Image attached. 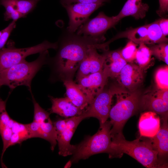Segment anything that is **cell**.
I'll return each instance as SVG.
<instances>
[{
	"label": "cell",
	"instance_id": "7",
	"mask_svg": "<svg viewBox=\"0 0 168 168\" xmlns=\"http://www.w3.org/2000/svg\"><path fill=\"white\" fill-rule=\"evenodd\" d=\"M83 119L80 115L65 119H59L53 123L59 155L66 156L72 155L75 147L70 144V141L77 126Z\"/></svg>",
	"mask_w": 168,
	"mask_h": 168
},
{
	"label": "cell",
	"instance_id": "21",
	"mask_svg": "<svg viewBox=\"0 0 168 168\" xmlns=\"http://www.w3.org/2000/svg\"><path fill=\"white\" fill-rule=\"evenodd\" d=\"M162 121V125L157 133L150 138L153 147L157 152L158 157L164 161L163 159L167 156L168 153V119Z\"/></svg>",
	"mask_w": 168,
	"mask_h": 168
},
{
	"label": "cell",
	"instance_id": "32",
	"mask_svg": "<svg viewBox=\"0 0 168 168\" xmlns=\"http://www.w3.org/2000/svg\"><path fill=\"white\" fill-rule=\"evenodd\" d=\"M6 101L0 100V132L8 125L12 119L6 110Z\"/></svg>",
	"mask_w": 168,
	"mask_h": 168
},
{
	"label": "cell",
	"instance_id": "9",
	"mask_svg": "<svg viewBox=\"0 0 168 168\" xmlns=\"http://www.w3.org/2000/svg\"><path fill=\"white\" fill-rule=\"evenodd\" d=\"M105 87L81 114L83 119L95 118L99 120L100 124L104 123L107 120L114 93L111 87L109 88Z\"/></svg>",
	"mask_w": 168,
	"mask_h": 168
},
{
	"label": "cell",
	"instance_id": "27",
	"mask_svg": "<svg viewBox=\"0 0 168 168\" xmlns=\"http://www.w3.org/2000/svg\"><path fill=\"white\" fill-rule=\"evenodd\" d=\"M149 48L152 55L168 65V44L167 43L153 44Z\"/></svg>",
	"mask_w": 168,
	"mask_h": 168
},
{
	"label": "cell",
	"instance_id": "3",
	"mask_svg": "<svg viewBox=\"0 0 168 168\" xmlns=\"http://www.w3.org/2000/svg\"><path fill=\"white\" fill-rule=\"evenodd\" d=\"M111 87L116 100L114 105L111 107L109 115L112 137L123 134V130L127 121L140 110L142 94L139 89L131 91L119 85L112 86Z\"/></svg>",
	"mask_w": 168,
	"mask_h": 168
},
{
	"label": "cell",
	"instance_id": "25",
	"mask_svg": "<svg viewBox=\"0 0 168 168\" xmlns=\"http://www.w3.org/2000/svg\"><path fill=\"white\" fill-rule=\"evenodd\" d=\"M152 55L150 48L141 43L138 48L136 54V64L144 70L150 62Z\"/></svg>",
	"mask_w": 168,
	"mask_h": 168
},
{
	"label": "cell",
	"instance_id": "28",
	"mask_svg": "<svg viewBox=\"0 0 168 168\" xmlns=\"http://www.w3.org/2000/svg\"><path fill=\"white\" fill-rule=\"evenodd\" d=\"M154 77L157 88L162 90H168V65L158 69L155 72Z\"/></svg>",
	"mask_w": 168,
	"mask_h": 168
},
{
	"label": "cell",
	"instance_id": "19",
	"mask_svg": "<svg viewBox=\"0 0 168 168\" xmlns=\"http://www.w3.org/2000/svg\"><path fill=\"white\" fill-rule=\"evenodd\" d=\"M149 7L148 4L143 3L142 0H127L119 14L115 16L119 21L129 16L136 19H143Z\"/></svg>",
	"mask_w": 168,
	"mask_h": 168
},
{
	"label": "cell",
	"instance_id": "37",
	"mask_svg": "<svg viewBox=\"0 0 168 168\" xmlns=\"http://www.w3.org/2000/svg\"><path fill=\"white\" fill-rule=\"evenodd\" d=\"M2 31H3L2 30L0 31V36H1V35H2Z\"/></svg>",
	"mask_w": 168,
	"mask_h": 168
},
{
	"label": "cell",
	"instance_id": "5",
	"mask_svg": "<svg viewBox=\"0 0 168 168\" xmlns=\"http://www.w3.org/2000/svg\"><path fill=\"white\" fill-rule=\"evenodd\" d=\"M111 128L110 121L100 124V128L95 134L87 137L79 144L75 145L71 161L77 162L81 159H86L99 153H106L109 155L111 151Z\"/></svg>",
	"mask_w": 168,
	"mask_h": 168
},
{
	"label": "cell",
	"instance_id": "13",
	"mask_svg": "<svg viewBox=\"0 0 168 168\" xmlns=\"http://www.w3.org/2000/svg\"><path fill=\"white\" fill-rule=\"evenodd\" d=\"M108 78L103 69L101 71L86 76L77 82L79 87L87 98L90 104L103 91Z\"/></svg>",
	"mask_w": 168,
	"mask_h": 168
},
{
	"label": "cell",
	"instance_id": "34",
	"mask_svg": "<svg viewBox=\"0 0 168 168\" xmlns=\"http://www.w3.org/2000/svg\"><path fill=\"white\" fill-rule=\"evenodd\" d=\"M110 0H61L63 5L76 3H104Z\"/></svg>",
	"mask_w": 168,
	"mask_h": 168
},
{
	"label": "cell",
	"instance_id": "8",
	"mask_svg": "<svg viewBox=\"0 0 168 168\" xmlns=\"http://www.w3.org/2000/svg\"><path fill=\"white\" fill-rule=\"evenodd\" d=\"M140 110L155 112L160 116L162 120L168 119V90L156 87L142 94Z\"/></svg>",
	"mask_w": 168,
	"mask_h": 168
},
{
	"label": "cell",
	"instance_id": "2",
	"mask_svg": "<svg viewBox=\"0 0 168 168\" xmlns=\"http://www.w3.org/2000/svg\"><path fill=\"white\" fill-rule=\"evenodd\" d=\"M139 137L132 141L126 139L123 134L112 137L110 158L120 157L124 154L128 155L147 168H167V163L160 159L150 138Z\"/></svg>",
	"mask_w": 168,
	"mask_h": 168
},
{
	"label": "cell",
	"instance_id": "14",
	"mask_svg": "<svg viewBox=\"0 0 168 168\" xmlns=\"http://www.w3.org/2000/svg\"><path fill=\"white\" fill-rule=\"evenodd\" d=\"M144 70L136 64L127 63L116 78L119 86L131 91L138 89L144 78Z\"/></svg>",
	"mask_w": 168,
	"mask_h": 168
},
{
	"label": "cell",
	"instance_id": "16",
	"mask_svg": "<svg viewBox=\"0 0 168 168\" xmlns=\"http://www.w3.org/2000/svg\"><path fill=\"white\" fill-rule=\"evenodd\" d=\"M160 117L155 112L146 111L142 113L138 123L140 137H154L160 129Z\"/></svg>",
	"mask_w": 168,
	"mask_h": 168
},
{
	"label": "cell",
	"instance_id": "33",
	"mask_svg": "<svg viewBox=\"0 0 168 168\" xmlns=\"http://www.w3.org/2000/svg\"><path fill=\"white\" fill-rule=\"evenodd\" d=\"M16 21H12L5 28L2 30V33L0 37V49L4 46L13 30L16 27Z\"/></svg>",
	"mask_w": 168,
	"mask_h": 168
},
{
	"label": "cell",
	"instance_id": "22",
	"mask_svg": "<svg viewBox=\"0 0 168 168\" xmlns=\"http://www.w3.org/2000/svg\"><path fill=\"white\" fill-rule=\"evenodd\" d=\"M147 24L131 28L117 34L110 41L105 43L108 45L112 41L121 38H126L136 44H146L147 40Z\"/></svg>",
	"mask_w": 168,
	"mask_h": 168
},
{
	"label": "cell",
	"instance_id": "1",
	"mask_svg": "<svg viewBox=\"0 0 168 168\" xmlns=\"http://www.w3.org/2000/svg\"><path fill=\"white\" fill-rule=\"evenodd\" d=\"M103 39L91 36H72L61 44L56 56L49 59L50 80L72 79L88 50Z\"/></svg>",
	"mask_w": 168,
	"mask_h": 168
},
{
	"label": "cell",
	"instance_id": "20",
	"mask_svg": "<svg viewBox=\"0 0 168 168\" xmlns=\"http://www.w3.org/2000/svg\"><path fill=\"white\" fill-rule=\"evenodd\" d=\"M63 82L66 88L67 97L75 105L85 110L90 102L77 84L72 79L65 80Z\"/></svg>",
	"mask_w": 168,
	"mask_h": 168
},
{
	"label": "cell",
	"instance_id": "17",
	"mask_svg": "<svg viewBox=\"0 0 168 168\" xmlns=\"http://www.w3.org/2000/svg\"><path fill=\"white\" fill-rule=\"evenodd\" d=\"M52 103L50 112L65 118L81 114L84 111L73 104L67 97L55 98L49 96Z\"/></svg>",
	"mask_w": 168,
	"mask_h": 168
},
{
	"label": "cell",
	"instance_id": "18",
	"mask_svg": "<svg viewBox=\"0 0 168 168\" xmlns=\"http://www.w3.org/2000/svg\"><path fill=\"white\" fill-rule=\"evenodd\" d=\"M103 69L109 78H116L127 63L122 57L120 51L106 52Z\"/></svg>",
	"mask_w": 168,
	"mask_h": 168
},
{
	"label": "cell",
	"instance_id": "4",
	"mask_svg": "<svg viewBox=\"0 0 168 168\" xmlns=\"http://www.w3.org/2000/svg\"><path fill=\"white\" fill-rule=\"evenodd\" d=\"M40 53L35 60L29 62L25 60L0 72V85L8 86L11 89L24 85L31 92L32 80L37 73L49 59L48 50Z\"/></svg>",
	"mask_w": 168,
	"mask_h": 168
},
{
	"label": "cell",
	"instance_id": "29",
	"mask_svg": "<svg viewBox=\"0 0 168 168\" xmlns=\"http://www.w3.org/2000/svg\"><path fill=\"white\" fill-rule=\"evenodd\" d=\"M0 5L3 6L5 9L4 14L5 21L12 19L16 21L18 19L22 18L20 14L14 8L12 0H0Z\"/></svg>",
	"mask_w": 168,
	"mask_h": 168
},
{
	"label": "cell",
	"instance_id": "23",
	"mask_svg": "<svg viewBox=\"0 0 168 168\" xmlns=\"http://www.w3.org/2000/svg\"><path fill=\"white\" fill-rule=\"evenodd\" d=\"M12 129V134L8 148L15 144H21L24 141L31 138L27 124H22L14 120Z\"/></svg>",
	"mask_w": 168,
	"mask_h": 168
},
{
	"label": "cell",
	"instance_id": "24",
	"mask_svg": "<svg viewBox=\"0 0 168 168\" xmlns=\"http://www.w3.org/2000/svg\"><path fill=\"white\" fill-rule=\"evenodd\" d=\"M168 38L163 34L156 21L148 24L146 44H154L167 43Z\"/></svg>",
	"mask_w": 168,
	"mask_h": 168
},
{
	"label": "cell",
	"instance_id": "35",
	"mask_svg": "<svg viewBox=\"0 0 168 168\" xmlns=\"http://www.w3.org/2000/svg\"><path fill=\"white\" fill-rule=\"evenodd\" d=\"M159 8L156 13L160 16H162L168 12V0H159Z\"/></svg>",
	"mask_w": 168,
	"mask_h": 168
},
{
	"label": "cell",
	"instance_id": "6",
	"mask_svg": "<svg viewBox=\"0 0 168 168\" xmlns=\"http://www.w3.org/2000/svg\"><path fill=\"white\" fill-rule=\"evenodd\" d=\"M57 42L52 43L45 41L36 45L24 48H17L13 42H8L7 48L0 49V72L25 60L26 57L31 54L40 53L48 49H56Z\"/></svg>",
	"mask_w": 168,
	"mask_h": 168
},
{
	"label": "cell",
	"instance_id": "26",
	"mask_svg": "<svg viewBox=\"0 0 168 168\" xmlns=\"http://www.w3.org/2000/svg\"><path fill=\"white\" fill-rule=\"evenodd\" d=\"M40 0H12L15 9L21 17H25L32 11Z\"/></svg>",
	"mask_w": 168,
	"mask_h": 168
},
{
	"label": "cell",
	"instance_id": "36",
	"mask_svg": "<svg viewBox=\"0 0 168 168\" xmlns=\"http://www.w3.org/2000/svg\"><path fill=\"white\" fill-rule=\"evenodd\" d=\"M156 21L163 35L166 37L168 35V19L162 18Z\"/></svg>",
	"mask_w": 168,
	"mask_h": 168
},
{
	"label": "cell",
	"instance_id": "31",
	"mask_svg": "<svg viewBox=\"0 0 168 168\" xmlns=\"http://www.w3.org/2000/svg\"><path fill=\"white\" fill-rule=\"evenodd\" d=\"M14 120L11 119L8 125L0 132V135L3 142V148L1 156V162L2 167H5L2 162V157L5 151L7 148L12 134V126Z\"/></svg>",
	"mask_w": 168,
	"mask_h": 168
},
{
	"label": "cell",
	"instance_id": "30",
	"mask_svg": "<svg viewBox=\"0 0 168 168\" xmlns=\"http://www.w3.org/2000/svg\"><path fill=\"white\" fill-rule=\"evenodd\" d=\"M137 44L129 40L125 47L120 51L122 57L127 63H132L135 60L138 48Z\"/></svg>",
	"mask_w": 168,
	"mask_h": 168
},
{
	"label": "cell",
	"instance_id": "38",
	"mask_svg": "<svg viewBox=\"0 0 168 168\" xmlns=\"http://www.w3.org/2000/svg\"><path fill=\"white\" fill-rule=\"evenodd\" d=\"M1 86L0 85V88ZM2 99L0 98V100H1Z\"/></svg>",
	"mask_w": 168,
	"mask_h": 168
},
{
	"label": "cell",
	"instance_id": "15",
	"mask_svg": "<svg viewBox=\"0 0 168 168\" xmlns=\"http://www.w3.org/2000/svg\"><path fill=\"white\" fill-rule=\"evenodd\" d=\"M97 44L87 51L77 70L76 80L77 82L82 78L102 70L106 58L105 53L100 54L97 51Z\"/></svg>",
	"mask_w": 168,
	"mask_h": 168
},
{
	"label": "cell",
	"instance_id": "10",
	"mask_svg": "<svg viewBox=\"0 0 168 168\" xmlns=\"http://www.w3.org/2000/svg\"><path fill=\"white\" fill-rule=\"evenodd\" d=\"M119 21L115 16H108L103 12L95 18L88 20L78 28L77 35L91 36L104 40L103 35Z\"/></svg>",
	"mask_w": 168,
	"mask_h": 168
},
{
	"label": "cell",
	"instance_id": "12",
	"mask_svg": "<svg viewBox=\"0 0 168 168\" xmlns=\"http://www.w3.org/2000/svg\"><path fill=\"white\" fill-rule=\"evenodd\" d=\"M31 96L34 108L33 121L38 125L41 138L50 143L51 149L53 151L57 144L56 134L53 123L50 119L49 114L40 105L32 93Z\"/></svg>",
	"mask_w": 168,
	"mask_h": 168
},
{
	"label": "cell",
	"instance_id": "11",
	"mask_svg": "<svg viewBox=\"0 0 168 168\" xmlns=\"http://www.w3.org/2000/svg\"><path fill=\"white\" fill-rule=\"evenodd\" d=\"M103 4L104 3H76L63 5L67 10L69 18L68 31L71 33L75 32L88 20L94 12Z\"/></svg>",
	"mask_w": 168,
	"mask_h": 168
}]
</instances>
